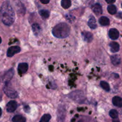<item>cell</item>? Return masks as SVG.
I'll return each instance as SVG.
<instances>
[{
  "label": "cell",
  "instance_id": "cell-1",
  "mask_svg": "<svg viewBox=\"0 0 122 122\" xmlns=\"http://www.w3.org/2000/svg\"><path fill=\"white\" fill-rule=\"evenodd\" d=\"M0 19L4 25L10 26L15 20V14L8 1H4L0 8Z\"/></svg>",
  "mask_w": 122,
  "mask_h": 122
},
{
  "label": "cell",
  "instance_id": "cell-2",
  "mask_svg": "<svg viewBox=\"0 0 122 122\" xmlns=\"http://www.w3.org/2000/svg\"><path fill=\"white\" fill-rule=\"evenodd\" d=\"M53 35L58 38H65L70 33V27L65 23H61L53 27Z\"/></svg>",
  "mask_w": 122,
  "mask_h": 122
},
{
  "label": "cell",
  "instance_id": "cell-3",
  "mask_svg": "<svg viewBox=\"0 0 122 122\" xmlns=\"http://www.w3.org/2000/svg\"><path fill=\"white\" fill-rule=\"evenodd\" d=\"M3 90L5 94L9 98H16L17 97V93L11 86L9 82L5 83Z\"/></svg>",
  "mask_w": 122,
  "mask_h": 122
},
{
  "label": "cell",
  "instance_id": "cell-4",
  "mask_svg": "<svg viewBox=\"0 0 122 122\" xmlns=\"http://www.w3.org/2000/svg\"><path fill=\"white\" fill-rule=\"evenodd\" d=\"M69 97V98L79 103H81L84 101V95L83 92L81 91L74 92L71 93Z\"/></svg>",
  "mask_w": 122,
  "mask_h": 122
},
{
  "label": "cell",
  "instance_id": "cell-5",
  "mask_svg": "<svg viewBox=\"0 0 122 122\" xmlns=\"http://www.w3.org/2000/svg\"><path fill=\"white\" fill-rule=\"evenodd\" d=\"M20 48L18 46H11L7 50V56L8 57H11L16 54L19 53L20 51Z\"/></svg>",
  "mask_w": 122,
  "mask_h": 122
},
{
  "label": "cell",
  "instance_id": "cell-6",
  "mask_svg": "<svg viewBox=\"0 0 122 122\" xmlns=\"http://www.w3.org/2000/svg\"><path fill=\"white\" fill-rule=\"evenodd\" d=\"M17 107V103L15 101H10L6 106L7 111L9 113H12V112H14L16 110Z\"/></svg>",
  "mask_w": 122,
  "mask_h": 122
},
{
  "label": "cell",
  "instance_id": "cell-7",
  "mask_svg": "<svg viewBox=\"0 0 122 122\" xmlns=\"http://www.w3.org/2000/svg\"><path fill=\"white\" fill-rule=\"evenodd\" d=\"M13 74H14V70L13 69H10V70H8L2 77V80H3L4 82L6 83H8L13 77Z\"/></svg>",
  "mask_w": 122,
  "mask_h": 122
},
{
  "label": "cell",
  "instance_id": "cell-8",
  "mask_svg": "<svg viewBox=\"0 0 122 122\" xmlns=\"http://www.w3.org/2000/svg\"><path fill=\"white\" fill-rule=\"evenodd\" d=\"M28 69V65L27 63H20L18 65L17 70L19 74H23L27 71Z\"/></svg>",
  "mask_w": 122,
  "mask_h": 122
},
{
  "label": "cell",
  "instance_id": "cell-9",
  "mask_svg": "<svg viewBox=\"0 0 122 122\" xmlns=\"http://www.w3.org/2000/svg\"><path fill=\"white\" fill-rule=\"evenodd\" d=\"M109 36L111 39H117L119 36V32L116 29L112 28L109 31Z\"/></svg>",
  "mask_w": 122,
  "mask_h": 122
},
{
  "label": "cell",
  "instance_id": "cell-10",
  "mask_svg": "<svg viewBox=\"0 0 122 122\" xmlns=\"http://www.w3.org/2000/svg\"><path fill=\"white\" fill-rule=\"evenodd\" d=\"M92 10H93V13L96 15L101 14L102 13V8L99 4H96L93 5V6L92 7Z\"/></svg>",
  "mask_w": 122,
  "mask_h": 122
},
{
  "label": "cell",
  "instance_id": "cell-11",
  "mask_svg": "<svg viewBox=\"0 0 122 122\" xmlns=\"http://www.w3.org/2000/svg\"><path fill=\"white\" fill-rule=\"evenodd\" d=\"M82 36L84 40L85 41L87 42H90L93 39V35H92V34L90 32H83L82 33Z\"/></svg>",
  "mask_w": 122,
  "mask_h": 122
},
{
  "label": "cell",
  "instance_id": "cell-12",
  "mask_svg": "<svg viewBox=\"0 0 122 122\" xmlns=\"http://www.w3.org/2000/svg\"><path fill=\"white\" fill-rule=\"evenodd\" d=\"M112 104L117 107H122V98L119 97H114L112 98Z\"/></svg>",
  "mask_w": 122,
  "mask_h": 122
},
{
  "label": "cell",
  "instance_id": "cell-13",
  "mask_svg": "<svg viewBox=\"0 0 122 122\" xmlns=\"http://www.w3.org/2000/svg\"><path fill=\"white\" fill-rule=\"evenodd\" d=\"M110 49L112 52H118L120 50V45L119 44L116 42H111L110 44Z\"/></svg>",
  "mask_w": 122,
  "mask_h": 122
},
{
  "label": "cell",
  "instance_id": "cell-14",
  "mask_svg": "<svg viewBox=\"0 0 122 122\" xmlns=\"http://www.w3.org/2000/svg\"><path fill=\"white\" fill-rule=\"evenodd\" d=\"M88 25L91 29H94L96 28L97 25H96V21L95 19L93 16L91 15L89 18V20L88 21Z\"/></svg>",
  "mask_w": 122,
  "mask_h": 122
},
{
  "label": "cell",
  "instance_id": "cell-15",
  "mask_svg": "<svg viewBox=\"0 0 122 122\" xmlns=\"http://www.w3.org/2000/svg\"><path fill=\"white\" fill-rule=\"evenodd\" d=\"M111 60L112 64L115 66H117L120 64L121 58L118 55H113L111 57Z\"/></svg>",
  "mask_w": 122,
  "mask_h": 122
},
{
  "label": "cell",
  "instance_id": "cell-16",
  "mask_svg": "<svg viewBox=\"0 0 122 122\" xmlns=\"http://www.w3.org/2000/svg\"><path fill=\"white\" fill-rule=\"evenodd\" d=\"M99 22L102 26H107L110 24V20L106 17L102 16L99 18Z\"/></svg>",
  "mask_w": 122,
  "mask_h": 122
},
{
  "label": "cell",
  "instance_id": "cell-17",
  "mask_svg": "<svg viewBox=\"0 0 122 122\" xmlns=\"http://www.w3.org/2000/svg\"><path fill=\"white\" fill-rule=\"evenodd\" d=\"M13 122H26V119L21 115H16L12 119Z\"/></svg>",
  "mask_w": 122,
  "mask_h": 122
},
{
  "label": "cell",
  "instance_id": "cell-18",
  "mask_svg": "<svg viewBox=\"0 0 122 122\" xmlns=\"http://www.w3.org/2000/svg\"><path fill=\"white\" fill-rule=\"evenodd\" d=\"M32 31L34 33V34L35 35H37L39 34L40 33L41 30V29L40 26L38 25V24H33L32 26Z\"/></svg>",
  "mask_w": 122,
  "mask_h": 122
},
{
  "label": "cell",
  "instance_id": "cell-19",
  "mask_svg": "<svg viewBox=\"0 0 122 122\" xmlns=\"http://www.w3.org/2000/svg\"><path fill=\"white\" fill-rule=\"evenodd\" d=\"M39 14H40L41 16L44 19H47L50 15V12L47 10H41L39 11Z\"/></svg>",
  "mask_w": 122,
  "mask_h": 122
},
{
  "label": "cell",
  "instance_id": "cell-20",
  "mask_svg": "<svg viewBox=\"0 0 122 122\" xmlns=\"http://www.w3.org/2000/svg\"><path fill=\"white\" fill-rule=\"evenodd\" d=\"M107 10L109 13H110L111 14H115L116 13V12H117V8H116V7L114 5H109L108 6Z\"/></svg>",
  "mask_w": 122,
  "mask_h": 122
},
{
  "label": "cell",
  "instance_id": "cell-21",
  "mask_svg": "<svg viewBox=\"0 0 122 122\" xmlns=\"http://www.w3.org/2000/svg\"><path fill=\"white\" fill-rule=\"evenodd\" d=\"M61 5L63 8H68L71 5V2L69 0H62L61 1Z\"/></svg>",
  "mask_w": 122,
  "mask_h": 122
},
{
  "label": "cell",
  "instance_id": "cell-22",
  "mask_svg": "<svg viewBox=\"0 0 122 122\" xmlns=\"http://www.w3.org/2000/svg\"><path fill=\"white\" fill-rule=\"evenodd\" d=\"M100 86H101L102 88L104 89L105 91H106V92H109L110 90V85H109L108 83L106 82H105V81H101L100 83Z\"/></svg>",
  "mask_w": 122,
  "mask_h": 122
},
{
  "label": "cell",
  "instance_id": "cell-23",
  "mask_svg": "<svg viewBox=\"0 0 122 122\" xmlns=\"http://www.w3.org/2000/svg\"><path fill=\"white\" fill-rule=\"evenodd\" d=\"M50 119H51V116L49 114H45L41 118L39 122H49Z\"/></svg>",
  "mask_w": 122,
  "mask_h": 122
},
{
  "label": "cell",
  "instance_id": "cell-24",
  "mask_svg": "<svg viewBox=\"0 0 122 122\" xmlns=\"http://www.w3.org/2000/svg\"><path fill=\"white\" fill-rule=\"evenodd\" d=\"M109 114H110V117H111V118H112V119H117V117H118V112H117V111L116 110H111L110 112V113H109Z\"/></svg>",
  "mask_w": 122,
  "mask_h": 122
},
{
  "label": "cell",
  "instance_id": "cell-25",
  "mask_svg": "<svg viewBox=\"0 0 122 122\" xmlns=\"http://www.w3.org/2000/svg\"><path fill=\"white\" fill-rule=\"evenodd\" d=\"M106 2H107V3L110 4V5H111L112 3H114V2H115V1L114 0H112V1H108V0H106Z\"/></svg>",
  "mask_w": 122,
  "mask_h": 122
},
{
  "label": "cell",
  "instance_id": "cell-26",
  "mask_svg": "<svg viewBox=\"0 0 122 122\" xmlns=\"http://www.w3.org/2000/svg\"><path fill=\"white\" fill-rule=\"evenodd\" d=\"M41 2L43 4H47L49 2V1H44V0H41Z\"/></svg>",
  "mask_w": 122,
  "mask_h": 122
},
{
  "label": "cell",
  "instance_id": "cell-27",
  "mask_svg": "<svg viewBox=\"0 0 122 122\" xmlns=\"http://www.w3.org/2000/svg\"><path fill=\"white\" fill-rule=\"evenodd\" d=\"M112 122H120L119 120H118V119H114L113 120H112Z\"/></svg>",
  "mask_w": 122,
  "mask_h": 122
},
{
  "label": "cell",
  "instance_id": "cell-28",
  "mask_svg": "<svg viewBox=\"0 0 122 122\" xmlns=\"http://www.w3.org/2000/svg\"><path fill=\"white\" fill-rule=\"evenodd\" d=\"M1 114H2V110H1V108H0V117H1Z\"/></svg>",
  "mask_w": 122,
  "mask_h": 122
},
{
  "label": "cell",
  "instance_id": "cell-29",
  "mask_svg": "<svg viewBox=\"0 0 122 122\" xmlns=\"http://www.w3.org/2000/svg\"><path fill=\"white\" fill-rule=\"evenodd\" d=\"M1 42H2V39H1V37H0V44H1Z\"/></svg>",
  "mask_w": 122,
  "mask_h": 122
},
{
  "label": "cell",
  "instance_id": "cell-30",
  "mask_svg": "<svg viewBox=\"0 0 122 122\" xmlns=\"http://www.w3.org/2000/svg\"></svg>",
  "mask_w": 122,
  "mask_h": 122
}]
</instances>
